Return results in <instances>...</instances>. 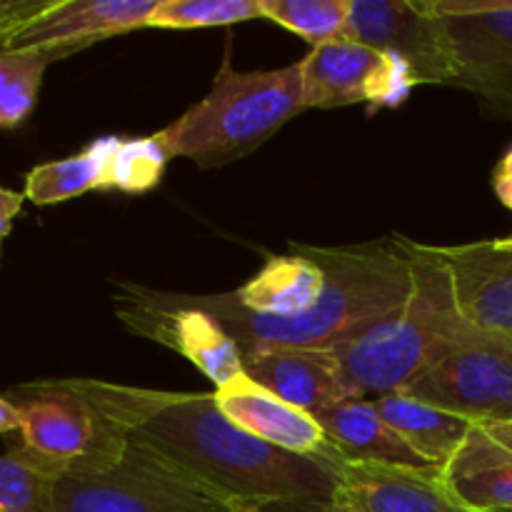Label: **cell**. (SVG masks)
Instances as JSON below:
<instances>
[{"mask_svg":"<svg viewBox=\"0 0 512 512\" xmlns=\"http://www.w3.org/2000/svg\"><path fill=\"white\" fill-rule=\"evenodd\" d=\"M303 248L325 270L323 295L310 313L298 318L250 313L233 293L185 295V300L208 310L245 358L278 348L335 350L403 308L413 293V268L403 235L343 248Z\"/></svg>","mask_w":512,"mask_h":512,"instance_id":"cell-2","label":"cell"},{"mask_svg":"<svg viewBox=\"0 0 512 512\" xmlns=\"http://www.w3.org/2000/svg\"><path fill=\"white\" fill-rule=\"evenodd\" d=\"M498 173H503V175H512V148L508 150V153L503 155V160H500Z\"/></svg>","mask_w":512,"mask_h":512,"instance_id":"cell-32","label":"cell"},{"mask_svg":"<svg viewBox=\"0 0 512 512\" xmlns=\"http://www.w3.org/2000/svg\"><path fill=\"white\" fill-rule=\"evenodd\" d=\"M243 370L265 390L310 415L353 398L330 350H263L245 355Z\"/></svg>","mask_w":512,"mask_h":512,"instance_id":"cell-16","label":"cell"},{"mask_svg":"<svg viewBox=\"0 0 512 512\" xmlns=\"http://www.w3.org/2000/svg\"><path fill=\"white\" fill-rule=\"evenodd\" d=\"M23 200V193L0 188V243H3V238L10 233V228H13V218L20 213V208H23Z\"/></svg>","mask_w":512,"mask_h":512,"instance_id":"cell-28","label":"cell"},{"mask_svg":"<svg viewBox=\"0 0 512 512\" xmlns=\"http://www.w3.org/2000/svg\"><path fill=\"white\" fill-rule=\"evenodd\" d=\"M343 38L395 55L418 83L458 80L448 30L425 0H350Z\"/></svg>","mask_w":512,"mask_h":512,"instance_id":"cell-11","label":"cell"},{"mask_svg":"<svg viewBox=\"0 0 512 512\" xmlns=\"http://www.w3.org/2000/svg\"><path fill=\"white\" fill-rule=\"evenodd\" d=\"M58 473L18 445L0 455V512H55Z\"/></svg>","mask_w":512,"mask_h":512,"instance_id":"cell-22","label":"cell"},{"mask_svg":"<svg viewBox=\"0 0 512 512\" xmlns=\"http://www.w3.org/2000/svg\"><path fill=\"white\" fill-rule=\"evenodd\" d=\"M340 505L350 512H475L440 480V468L338 463Z\"/></svg>","mask_w":512,"mask_h":512,"instance_id":"cell-14","label":"cell"},{"mask_svg":"<svg viewBox=\"0 0 512 512\" xmlns=\"http://www.w3.org/2000/svg\"><path fill=\"white\" fill-rule=\"evenodd\" d=\"M375 403L390 428L435 468H445L473 430V423L468 420L405 393L383 395Z\"/></svg>","mask_w":512,"mask_h":512,"instance_id":"cell-20","label":"cell"},{"mask_svg":"<svg viewBox=\"0 0 512 512\" xmlns=\"http://www.w3.org/2000/svg\"><path fill=\"white\" fill-rule=\"evenodd\" d=\"M445 488L475 512H512V453L473 425L465 443L445 468Z\"/></svg>","mask_w":512,"mask_h":512,"instance_id":"cell-18","label":"cell"},{"mask_svg":"<svg viewBox=\"0 0 512 512\" xmlns=\"http://www.w3.org/2000/svg\"><path fill=\"white\" fill-rule=\"evenodd\" d=\"M303 100L308 108H343L370 103L373 108L400 105L418 78L400 58L353 40H330L300 60Z\"/></svg>","mask_w":512,"mask_h":512,"instance_id":"cell-10","label":"cell"},{"mask_svg":"<svg viewBox=\"0 0 512 512\" xmlns=\"http://www.w3.org/2000/svg\"><path fill=\"white\" fill-rule=\"evenodd\" d=\"M453 45L455 85L512 115V0H425Z\"/></svg>","mask_w":512,"mask_h":512,"instance_id":"cell-9","label":"cell"},{"mask_svg":"<svg viewBox=\"0 0 512 512\" xmlns=\"http://www.w3.org/2000/svg\"><path fill=\"white\" fill-rule=\"evenodd\" d=\"M328 435L330 445L345 463L393 465V468H435L415 453L380 415L378 403L368 398H350L313 415Z\"/></svg>","mask_w":512,"mask_h":512,"instance_id":"cell-17","label":"cell"},{"mask_svg":"<svg viewBox=\"0 0 512 512\" xmlns=\"http://www.w3.org/2000/svg\"><path fill=\"white\" fill-rule=\"evenodd\" d=\"M265 20L293 30L318 45L343 38L350 0H260Z\"/></svg>","mask_w":512,"mask_h":512,"instance_id":"cell-24","label":"cell"},{"mask_svg":"<svg viewBox=\"0 0 512 512\" xmlns=\"http://www.w3.org/2000/svg\"><path fill=\"white\" fill-rule=\"evenodd\" d=\"M160 0H55L10 38V50H48L55 60L98 40L150 28Z\"/></svg>","mask_w":512,"mask_h":512,"instance_id":"cell-12","label":"cell"},{"mask_svg":"<svg viewBox=\"0 0 512 512\" xmlns=\"http://www.w3.org/2000/svg\"><path fill=\"white\" fill-rule=\"evenodd\" d=\"M118 140V135L95 138L88 148L70 158L35 165L25 175L23 195L35 205H55L90 193V190H105L108 188L110 155H113Z\"/></svg>","mask_w":512,"mask_h":512,"instance_id":"cell-21","label":"cell"},{"mask_svg":"<svg viewBox=\"0 0 512 512\" xmlns=\"http://www.w3.org/2000/svg\"><path fill=\"white\" fill-rule=\"evenodd\" d=\"M305 110L300 60L278 70L240 73L225 60L213 88L158 133L170 158L218 168L258 150Z\"/></svg>","mask_w":512,"mask_h":512,"instance_id":"cell-4","label":"cell"},{"mask_svg":"<svg viewBox=\"0 0 512 512\" xmlns=\"http://www.w3.org/2000/svg\"><path fill=\"white\" fill-rule=\"evenodd\" d=\"M53 3L55 0H0V50L8 48L10 38Z\"/></svg>","mask_w":512,"mask_h":512,"instance_id":"cell-27","label":"cell"},{"mask_svg":"<svg viewBox=\"0 0 512 512\" xmlns=\"http://www.w3.org/2000/svg\"><path fill=\"white\" fill-rule=\"evenodd\" d=\"M435 250L453 280L460 313L480 328L512 335V250L500 248L498 240Z\"/></svg>","mask_w":512,"mask_h":512,"instance_id":"cell-15","label":"cell"},{"mask_svg":"<svg viewBox=\"0 0 512 512\" xmlns=\"http://www.w3.org/2000/svg\"><path fill=\"white\" fill-rule=\"evenodd\" d=\"M213 395L220 413L253 438L295 455L323 458L328 463L343 460L313 415L280 400L245 375V370L215 388Z\"/></svg>","mask_w":512,"mask_h":512,"instance_id":"cell-13","label":"cell"},{"mask_svg":"<svg viewBox=\"0 0 512 512\" xmlns=\"http://www.w3.org/2000/svg\"><path fill=\"white\" fill-rule=\"evenodd\" d=\"M53 60L48 50H0V128H18L28 120Z\"/></svg>","mask_w":512,"mask_h":512,"instance_id":"cell-23","label":"cell"},{"mask_svg":"<svg viewBox=\"0 0 512 512\" xmlns=\"http://www.w3.org/2000/svg\"><path fill=\"white\" fill-rule=\"evenodd\" d=\"M168 160L158 133L148 138H120L108 163V188L145 193L160 183Z\"/></svg>","mask_w":512,"mask_h":512,"instance_id":"cell-25","label":"cell"},{"mask_svg":"<svg viewBox=\"0 0 512 512\" xmlns=\"http://www.w3.org/2000/svg\"><path fill=\"white\" fill-rule=\"evenodd\" d=\"M55 512H245L170 460L128 440L123 458L100 473L55 480Z\"/></svg>","mask_w":512,"mask_h":512,"instance_id":"cell-6","label":"cell"},{"mask_svg":"<svg viewBox=\"0 0 512 512\" xmlns=\"http://www.w3.org/2000/svg\"><path fill=\"white\" fill-rule=\"evenodd\" d=\"M490 438L495 440L498 445H503L505 450L512 453V423H503V425H493V428H483Z\"/></svg>","mask_w":512,"mask_h":512,"instance_id":"cell-31","label":"cell"},{"mask_svg":"<svg viewBox=\"0 0 512 512\" xmlns=\"http://www.w3.org/2000/svg\"><path fill=\"white\" fill-rule=\"evenodd\" d=\"M498 245L505 250H512V235H508V238H498Z\"/></svg>","mask_w":512,"mask_h":512,"instance_id":"cell-33","label":"cell"},{"mask_svg":"<svg viewBox=\"0 0 512 512\" xmlns=\"http://www.w3.org/2000/svg\"><path fill=\"white\" fill-rule=\"evenodd\" d=\"M115 313L133 333L168 345L190 360L215 388L243 373V353L228 330L208 310L188 303L185 295L120 285Z\"/></svg>","mask_w":512,"mask_h":512,"instance_id":"cell-8","label":"cell"},{"mask_svg":"<svg viewBox=\"0 0 512 512\" xmlns=\"http://www.w3.org/2000/svg\"><path fill=\"white\" fill-rule=\"evenodd\" d=\"M5 398L20 410L23 448L58 475L108 470L128 448L123 430L85 393L80 378L25 383Z\"/></svg>","mask_w":512,"mask_h":512,"instance_id":"cell-5","label":"cell"},{"mask_svg":"<svg viewBox=\"0 0 512 512\" xmlns=\"http://www.w3.org/2000/svg\"><path fill=\"white\" fill-rule=\"evenodd\" d=\"M403 245L413 268L410 298L393 315L330 350L353 398L378 400L403 390L468 325L435 245L408 238Z\"/></svg>","mask_w":512,"mask_h":512,"instance_id":"cell-3","label":"cell"},{"mask_svg":"<svg viewBox=\"0 0 512 512\" xmlns=\"http://www.w3.org/2000/svg\"><path fill=\"white\" fill-rule=\"evenodd\" d=\"M263 18L260 0H160L150 28H215Z\"/></svg>","mask_w":512,"mask_h":512,"instance_id":"cell-26","label":"cell"},{"mask_svg":"<svg viewBox=\"0 0 512 512\" xmlns=\"http://www.w3.org/2000/svg\"><path fill=\"white\" fill-rule=\"evenodd\" d=\"M493 188H495V195H498L500 203H503L505 208L512 210V175L495 173Z\"/></svg>","mask_w":512,"mask_h":512,"instance_id":"cell-30","label":"cell"},{"mask_svg":"<svg viewBox=\"0 0 512 512\" xmlns=\"http://www.w3.org/2000/svg\"><path fill=\"white\" fill-rule=\"evenodd\" d=\"M20 423H23L20 420V410L5 395H0V435L20 430Z\"/></svg>","mask_w":512,"mask_h":512,"instance_id":"cell-29","label":"cell"},{"mask_svg":"<svg viewBox=\"0 0 512 512\" xmlns=\"http://www.w3.org/2000/svg\"><path fill=\"white\" fill-rule=\"evenodd\" d=\"M325 270L303 245H293V255H278L263 265L258 275L235 290V298L250 313L270 318H298L310 313L323 295Z\"/></svg>","mask_w":512,"mask_h":512,"instance_id":"cell-19","label":"cell"},{"mask_svg":"<svg viewBox=\"0 0 512 512\" xmlns=\"http://www.w3.org/2000/svg\"><path fill=\"white\" fill-rule=\"evenodd\" d=\"M125 438L170 460L245 512H325L340 505L338 463L263 443L213 393H168L80 378Z\"/></svg>","mask_w":512,"mask_h":512,"instance_id":"cell-1","label":"cell"},{"mask_svg":"<svg viewBox=\"0 0 512 512\" xmlns=\"http://www.w3.org/2000/svg\"><path fill=\"white\" fill-rule=\"evenodd\" d=\"M478 428L512 423V335L470 323L403 390Z\"/></svg>","mask_w":512,"mask_h":512,"instance_id":"cell-7","label":"cell"}]
</instances>
